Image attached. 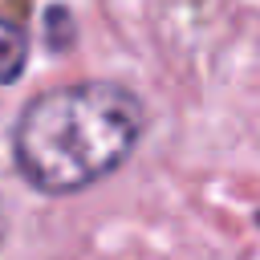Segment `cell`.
Returning <instances> with one entry per match:
<instances>
[{
    "label": "cell",
    "mask_w": 260,
    "mask_h": 260,
    "mask_svg": "<svg viewBox=\"0 0 260 260\" xmlns=\"http://www.w3.org/2000/svg\"><path fill=\"white\" fill-rule=\"evenodd\" d=\"M24 57H28V37H24V28L12 24V20H0V85H8V81L20 77Z\"/></svg>",
    "instance_id": "2"
},
{
    "label": "cell",
    "mask_w": 260,
    "mask_h": 260,
    "mask_svg": "<svg viewBox=\"0 0 260 260\" xmlns=\"http://www.w3.org/2000/svg\"><path fill=\"white\" fill-rule=\"evenodd\" d=\"M142 106L126 85L81 81L32 98L12 130L20 175L49 195L106 179L138 142Z\"/></svg>",
    "instance_id": "1"
},
{
    "label": "cell",
    "mask_w": 260,
    "mask_h": 260,
    "mask_svg": "<svg viewBox=\"0 0 260 260\" xmlns=\"http://www.w3.org/2000/svg\"><path fill=\"white\" fill-rule=\"evenodd\" d=\"M0 244H4V211H0Z\"/></svg>",
    "instance_id": "3"
}]
</instances>
